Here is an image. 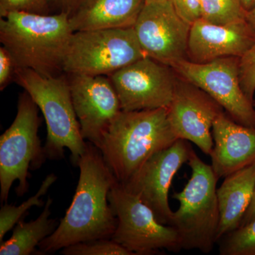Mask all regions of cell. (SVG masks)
Returning <instances> with one entry per match:
<instances>
[{"instance_id": "6da1fadb", "label": "cell", "mask_w": 255, "mask_h": 255, "mask_svg": "<svg viewBox=\"0 0 255 255\" xmlns=\"http://www.w3.org/2000/svg\"><path fill=\"white\" fill-rule=\"evenodd\" d=\"M78 166L80 177L73 201L54 232L38 246L41 255L81 242L112 239L115 232L117 218L108 195L117 178L100 149L90 142Z\"/></svg>"}, {"instance_id": "7a4b0ae2", "label": "cell", "mask_w": 255, "mask_h": 255, "mask_svg": "<svg viewBox=\"0 0 255 255\" xmlns=\"http://www.w3.org/2000/svg\"><path fill=\"white\" fill-rule=\"evenodd\" d=\"M74 32L65 13H9L0 18V41L17 69H30L45 77L63 73V64Z\"/></svg>"}, {"instance_id": "3957f363", "label": "cell", "mask_w": 255, "mask_h": 255, "mask_svg": "<svg viewBox=\"0 0 255 255\" xmlns=\"http://www.w3.org/2000/svg\"><path fill=\"white\" fill-rule=\"evenodd\" d=\"M177 140L167 108L122 111L99 149L117 181L124 184L151 156Z\"/></svg>"}, {"instance_id": "277c9868", "label": "cell", "mask_w": 255, "mask_h": 255, "mask_svg": "<svg viewBox=\"0 0 255 255\" xmlns=\"http://www.w3.org/2000/svg\"><path fill=\"white\" fill-rule=\"evenodd\" d=\"M14 81L27 92L46 121L47 138L43 146L47 158H63L65 148L78 165L86 150L80 123L74 110L66 74L45 77L30 69H17Z\"/></svg>"}, {"instance_id": "5b68a950", "label": "cell", "mask_w": 255, "mask_h": 255, "mask_svg": "<svg viewBox=\"0 0 255 255\" xmlns=\"http://www.w3.org/2000/svg\"><path fill=\"white\" fill-rule=\"evenodd\" d=\"M191 177L182 191L174 193L179 206L173 211L169 226L179 235L182 250L210 253L217 244L220 222L217 182L211 164L205 163L194 150L187 162Z\"/></svg>"}, {"instance_id": "8992f818", "label": "cell", "mask_w": 255, "mask_h": 255, "mask_svg": "<svg viewBox=\"0 0 255 255\" xmlns=\"http://www.w3.org/2000/svg\"><path fill=\"white\" fill-rule=\"evenodd\" d=\"M39 109L27 92L18 97L14 122L0 137V199L6 202L13 183L22 196L28 189V169H39L47 158L38 137Z\"/></svg>"}, {"instance_id": "52a82bcc", "label": "cell", "mask_w": 255, "mask_h": 255, "mask_svg": "<svg viewBox=\"0 0 255 255\" xmlns=\"http://www.w3.org/2000/svg\"><path fill=\"white\" fill-rule=\"evenodd\" d=\"M144 57L133 27L74 32L63 73L109 76Z\"/></svg>"}, {"instance_id": "ba28073f", "label": "cell", "mask_w": 255, "mask_h": 255, "mask_svg": "<svg viewBox=\"0 0 255 255\" xmlns=\"http://www.w3.org/2000/svg\"><path fill=\"white\" fill-rule=\"evenodd\" d=\"M109 201L117 218L112 240L133 255L182 251L179 235L172 226L162 224L152 210L132 195L118 181L109 193Z\"/></svg>"}, {"instance_id": "9c48e42d", "label": "cell", "mask_w": 255, "mask_h": 255, "mask_svg": "<svg viewBox=\"0 0 255 255\" xmlns=\"http://www.w3.org/2000/svg\"><path fill=\"white\" fill-rule=\"evenodd\" d=\"M171 68L183 80L212 97L235 122L255 128V108L240 80V58L224 57L205 63L183 59Z\"/></svg>"}, {"instance_id": "30bf717a", "label": "cell", "mask_w": 255, "mask_h": 255, "mask_svg": "<svg viewBox=\"0 0 255 255\" xmlns=\"http://www.w3.org/2000/svg\"><path fill=\"white\" fill-rule=\"evenodd\" d=\"M168 65L145 56L109 75L122 111L167 108L173 98L177 77Z\"/></svg>"}, {"instance_id": "8fae6325", "label": "cell", "mask_w": 255, "mask_h": 255, "mask_svg": "<svg viewBox=\"0 0 255 255\" xmlns=\"http://www.w3.org/2000/svg\"><path fill=\"white\" fill-rule=\"evenodd\" d=\"M192 150L187 140L178 139L151 156L127 182L122 184L126 190L148 206L162 224L169 226L172 221L169 189L178 170L189 161Z\"/></svg>"}, {"instance_id": "7c38bea8", "label": "cell", "mask_w": 255, "mask_h": 255, "mask_svg": "<svg viewBox=\"0 0 255 255\" xmlns=\"http://www.w3.org/2000/svg\"><path fill=\"white\" fill-rule=\"evenodd\" d=\"M133 28L145 56L169 67L187 59L191 25L177 14L169 0L145 3Z\"/></svg>"}, {"instance_id": "4fadbf2b", "label": "cell", "mask_w": 255, "mask_h": 255, "mask_svg": "<svg viewBox=\"0 0 255 255\" xmlns=\"http://www.w3.org/2000/svg\"><path fill=\"white\" fill-rule=\"evenodd\" d=\"M67 76L82 137L100 148L107 130L122 111L118 95L106 75Z\"/></svg>"}, {"instance_id": "5bb4252c", "label": "cell", "mask_w": 255, "mask_h": 255, "mask_svg": "<svg viewBox=\"0 0 255 255\" xmlns=\"http://www.w3.org/2000/svg\"><path fill=\"white\" fill-rule=\"evenodd\" d=\"M223 110L207 93L180 77L167 107L169 121L177 138L193 142L209 156L214 145L213 125Z\"/></svg>"}, {"instance_id": "9a60e30c", "label": "cell", "mask_w": 255, "mask_h": 255, "mask_svg": "<svg viewBox=\"0 0 255 255\" xmlns=\"http://www.w3.org/2000/svg\"><path fill=\"white\" fill-rule=\"evenodd\" d=\"M255 43L254 32L246 19L219 25L200 18L191 26L187 59L205 63L224 57L241 58Z\"/></svg>"}, {"instance_id": "2e32d148", "label": "cell", "mask_w": 255, "mask_h": 255, "mask_svg": "<svg viewBox=\"0 0 255 255\" xmlns=\"http://www.w3.org/2000/svg\"><path fill=\"white\" fill-rule=\"evenodd\" d=\"M212 135L211 165L219 179L255 162V128L241 125L223 112L214 122Z\"/></svg>"}, {"instance_id": "e0dca14e", "label": "cell", "mask_w": 255, "mask_h": 255, "mask_svg": "<svg viewBox=\"0 0 255 255\" xmlns=\"http://www.w3.org/2000/svg\"><path fill=\"white\" fill-rule=\"evenodd\" d=\"M145 0H88L70 17L73 32L133 27Z\"/></svg>"}, {"instance_id": "ac0fdd59", "label": "cell", "mask_w": 255, "mask_h": 255, "mask_svg": "<svg viewBox=\"0 0 255 255\" xmlns=\"http://www.w3.org/2000/svg\"><path fill=\"white\" fill-rule=\"evenodd\" d=\"M217 189L220 222L218 241L241 226L255 189V162L224 177Z\"/></svg>"}, {"instance_id": "d6986e66", "label": "cell", "mask_w": 255, "mask_h": 255, "mask_svg": "<svg viewBox=\"0 0 255 255\" xmlns=\"http://www.w3.org/2000/svg\"><path fill=\"white\" fill-rule=\"evenodd\" d=\"M53 200L48 197L41 215L34 221L24 222L20 220L11 238L0 246L1 255H28L36 251L43 240L50 236L58 227L56 220L50 219Z\"/></svg>"}, {"instance_id": "ffe728a7", "label": "cell", "mask_w": 255, "mask_h": 255, "mask_svg": "<svg viewBox=\"0 0 255 255\" xmlns=\"http://www.w3.org/2000/svg\"><path fill=\"white\" fill-rule=\"evenodd\" d=\"M56 180L57 177L54 173L48 174L42 182L41 187L36 194L23 202L21 205L16 206L6 204L1 206L0 210V244L2 243L5 235L11 231L21 219H23V216L27 213L28 209L33 206H43L41 197L47 194Z\"/></svg>"}, {"instance_id": "44dd1931", "label": "cell", "mask_w": 255, "mask_h": 255, "mask_svg": "<svg viewBox=\"0 0 255 255\" xmlns=\"http://www.w3.org/2000/svg\"><path fill=\"white\" fill-rule=\"evenodd\" d=\"M201 18L214 24L225 25L246 19L241 0H201Z\"/></svg>"}, {"instance_id": "7402d4cb", "label": "cell", "mask_w": 255, "mask_h": 255, "mask_svg": "<svg viewBox=\"0 0 255 255\" xmlns=\"http://www.w3.org/2000/svg\"><path fill=\"white\" fill-rule=\"evenodd\" d=\"M221 255H255V219L218 241Z\"/></svg>"}, {"instance_id": "603a6c76", "label": "cell", "mask_w": 255, "mask_h": 255, "mask_svg": "<svg viewBox=\"0 0 255 255\" xmlns=\"http://www.w3.org/2000/svg\"><path fill=\"white\" fill-rule=\"evenodd\" d=\"M65 255H133L112 239H97L81 242L63 248Z\"/></svg>"}, {"instance_id": "cb8c5ba5", "label": "cell", "mask_w": 255, "mask_h": 255, "mask_svg": "<svg viewBox=\"0 0 255 255\" xmlns=\"http://www.w3.org/2000/svg\"><path fill=\"white\" fill-rule=\"evenodd\" d=\"M240 80L243 92L253 103L255 95V43L240 58Z\"/></svg>"}, {"instance_id": "d4e9b609", "label": "cell", "mask_w": 255, "mask_h": 255, "mask_svg": "<svg viewBox=\"0 0 255 255\" xmlns=\"http://www.w3.org/2000/svg\"><path fill=\"white\" fill-rule=\"evenodd\" d=\"M16 11L48 14L50 8L48 0H0L1 17Z\"/></svg>"}, {"instance_id": "484cf974", "label": "cell", "mask_w": 255, "mask_h": 255, "mask_svg": "<svg viewBox=\"0 0 255 255\" xmlns=\"http://www.w3.org/2000/svg\"><path fill=\"white\" fill-rule=\"evenodd\" d=\"M177 14L184 21L193 24L201 18V0H169Z\"/></svg>"}, {"instance_id": "4316f807", "label": "cell", "mask_w": 255, "mask_h": 255, "mask_svg": "<svg viewBox=\"0 0 255 255\" xmlns=\"http://www.w3.org/2000/svg\"><path fill=\"white\" fill-rule=\"evenodd\" d=\"M16 68L12 56L4 46L0 48V90H4L14 80Z\"/></svg>"}, {"instance_id": "83f0119b", "label": "cell", "mask_w": 255, "mask_h": 255, "mask_svg": "<svg viewBox=\"0 0 255 255\" xmlns=\"http://www.w3.org/2000/svg\"><path fill=\"white\" fill-rule=\"evenodd\" d=\"M88 0H48V4L51 9L58 13H65L69 16L75 14Z\"/></svg>"}, {"instance_id": "f1b7e54d", "label": "cell", "mask_w": 255, "mask_h": 255, "mask_svg": "<svg viewBox=\"0 0 255 255\" xmlns=\"http://www.w3.org/2000/svg\"><path fill=\"white\" fill-rule=\"evenodd\" d=\"M255 219V189L254 194H253V199H252L251 205L248 208L243 221H242L241 226H244V225L248 224V223L251 222L253 219ZM240 226V227H241Z\"/></svg>"}, {"instance_id": "f546056e", "label": "cell", "mask_w": 255, "mask_h": 255, "mask_svg": "<svg viewBox=\"0 0 255 255\" xmlns=\"http://www.w3.org/2000/svg\"><path fill=\"white\" fill-rule=\"evenodd\" d=\"M246 20L255 35V6L250 11H247Z\"/></svg>"}, {"instance_id": "4dcf8cb0", "label": "cell", "mask_w": 255, "mask_h": 255, "mask_svg": "<svg viewBox=\"0 0 255 255\" xmlns=\"http://www.w3.org/2000/svg\"><path fill=\"white\" fill-rule=\"evenodd\" d=\"M241 1L246 12L253 9L255 6V0H241Z\"/></svg>"}, {"instance_id": "1f68e13d", "label": "cell", "mask_w": 255, "mask_h": 255, "mask_svg": "<svg viewBox=\"0 0 255 255\" xmlns=\"http://www.w3.org/2000/svg\"><path fill=\"white\" fill-rule=\"evenodd\" d=\"M166 1V0H145L146 3L160 2V1Z\"/></svg>"}, {"instance_id": "d6a6232c", "label": "cell", "mask_w": 255, "mask_h": 255, "mask_svg": "<svg viewBox=\"0 0 255 255\" xmlns=\"http://www.w3.org/2000/svg\"><path fill=\"white\" fill-rule=\"evenodd\" d=\"M253 105H254L255 108V99L254 100V102H253Z\"/></svg>"}]
</instances>
